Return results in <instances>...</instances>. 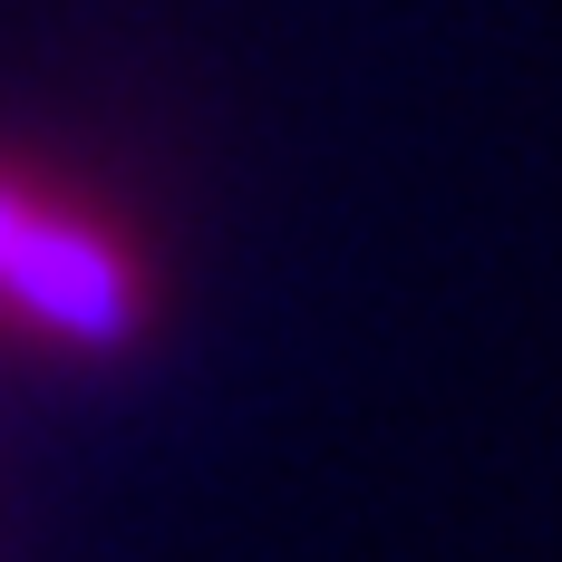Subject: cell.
I'll return each mask as SVG.
<instances>
[{
  "mask_svg": "<svg viewBox=\"0 0 562 562\" xmlns=\"http://www.w3.org/2000/svg\"><path fill=\"white\" fill-rule=\"evenodd\" d=\"M0 301L40 330L78 339V349H108L136 330V272L108 233H88L78 214H58L40 194L0 184Z\"/></svg>",
  "mask_w": 562,
  "mask_h": 562,
  "instance_id": "1",
  "label": "cell"
}]
</instances>
